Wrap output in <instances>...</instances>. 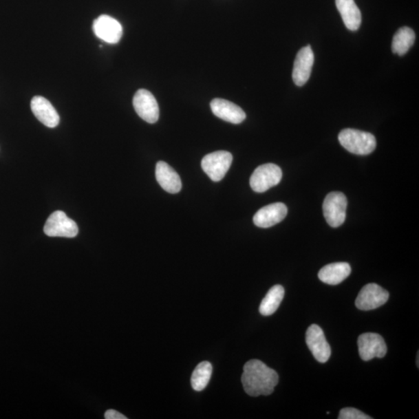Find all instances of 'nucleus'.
<instances>
[{
	"label": "nucleus",
	"mask_w": 419,
	"mask_h": 419,
	"mask_svg": "<svg viewBox=\"0 0 419 419\" xmlns=\"http://www.w3.org/2000/svg\"><path fill=\"white\" fill-rule=\"evenodd\" d=\"M279 376L275 369L259 360H252L243 368L241 383L248 396H270L278 385Z\"/></svg>",
	"instance_id": "obj_1"
},
{
	"label": "nucleus",
	"mask_w": 419,
	"mask_h": 419,
	"mask_svg": "<svg viewBox=\"0 0 419 419\" xmlns=\"http://www.w3.org/2000/svg\"><path fill=\"white\" fill-rule=\"evenodd\" d=\"M339 141L350 153L359 155L372 153L376 147L372 133L356 129L343 130L339 133Z\"/></svg>",
	"instance_id": "obj_2"
},
{
	"label": "nucleus",
	"mask_w": 419,
	"mask_h": 419,
	"mask_svg": "<svg viewBox=\"0 0 419 419\" xmlns=\"http://www.w3.org/2000/svg\"><path fill=\"white\" fill-rule=\"evenodd\" d=\"M347 199L341 192H332L323 203V213L327 224L332 228L341 226L346 217Z\"/></svg>",
	"instance_id": "obj_3"
},
{
	"label": "nucleus",
	"mask_w": 419,
	"mask_h": 419,
	"mask_svg": "<svg viewBox=\"0 0 419 419\" xmlns=\"http://www.w3.org/2000/svg\"><path fill=\"white\" fill-rule=\"evenodd\" d=\"M282 170L275 164L259 166L251 175L250 186L253 191L264 193L277 186L282 179Z\"/></svg>",
	"instance_id": "obj_4"
},
{
	"label": "nucleus",
	"mask_w": 419,
	"mask_h": 419,
	"mask_svg": "<svg viewBox=\"0 0 419 419\" xmlns=\"http://www.w3.org/2000/svg\"><path fill=\"white\" fill-rule=\"evenodd\" d=\"M233 155L226 151H217L204 157L202 166L206 175L214 182H219L232 165Z\"/></svg>",
	"instance_id": "obj_5"
},
{
	"label": "nucleus",
	"mask_w": 419,
	"mask_h": 419,
	"mask_svg": "<svg viewBox=\"0 0 419 419\" xmlns=\"http://www.w3.org/2000/svg\"><path fill=\"white\" fill-rule=\"evenodd\" d=\"M44 232L50 237L74 238L78 233V228L76 223L70 219L63 211H58L48 217Z\"/></svg>",
	"instance_id": "obj_6"
},
{
	"label": "nucleus",
	"mask_w": 419,
	"mask_h": 419,
	"mask_svg": "<svg viewBox=\"0 0 419 419\" xmlns=\"http://www.w3.org/2000/svg\"><path fill=\"white\" fill-rule=\"evenodd\" d=\"M133 106L138 116L147 122L154 124L159 120V105L155 96L149 90H138L133 96Z\"/></svg>",
	"instance_id": "obj_7"
},
{
	"label": "nucleus",
	"mask_w": 419,
	"mask_h": 419,
	"mask_svg": "<svg viewBox=\"0 0 419 419\" xmlns=\"http://www.w3.org/2000/svg\"><path fill=\"white\" fill-rule=\"evenodd\" d=\"M389 299V293L376 283L364 286L358 294L356 306L361 311H370L384 305Z\"/></svg>",
	"instance_id": "obj_8"
},
{
	"label": "nucleus",
	"mask_w": 419,
	"mask_h": 419,
	"mask_svg": "<svg viewBox=\"0 0 419 419\" xmlns=\"http://www.w3.org/2000/svg\"><path fill=\"white\" fill-rule=\"evenodd\" d=\"M358 347L361 359L369 361L374 358H383L387 354V345L379 334L364 333L358 339Z\"/></svg>",
	"instance_id": "obj_9"
},
{
	"label": "nucleus",
	"mask_w": 419,
	"mask_h": 419,
	"mask_svg": "<svg viewBox=\"0 0 419 419\" xmlns=\"http://www.w3.org/2000/svg\"><path fill=\"white\" fill-rule=\"evenodd\" d=\"M93 30L97 38L109 44H117L122 38L123 28L114 18L101 15L94 22Z\"/></svg>",
	"instance_id": "obj_10"
},
{
	"label": "nucleus",
	"mask_w": 419,
	"mask_h": 419,
	"mask_svg": "<svg viewBox=\"0 0 419 419\" xmlns=\"http://www.w3.org/2000/svg\"><path fill=\"white\" fill-rule=\"evenodd\" d=\"M306 343L315 360L326 363L331 356V348L327 342L323 330L317 325L310 326L306 332Z\"/></svg>",
	"instance_id": "obj_11"
},
{
	"label": "nucleus",
	"mask_w": 419,
	"mask_h": 419,
	"mask_svg": "<svg viewBox=\"0 0 419 419\" xmlns=\"http://www.w3.org/2000/svg\"><path fill=\"white\" fill-rule=\"evenodd\" d=\"M314 56L311 46L301 48L297 53L293 69V80L297 86L302 87L312 74Z\"/></svg>",
	"instance_id": "obj_12"
},
{
	"label": "nucleus",
	"mask_w": 419,
	"mask_h": 419,
	"mask_svg": "<svg viewBox=\"0 0 419 419\" xmlns=\"http://www.w3.org/2000/svg\"><path fill=\"white\" fill-rule=\"evenodd\" d=\"M288 215L287 206L283 203H275L264 206L253 217V222L257 227L267 228L282 222Z\"/></svg>",
	"instance_id": "obj_13"
},
{
	"label": "nucleus",
	"mask_w": 419,
	"mask_h": 419,
	"mask_svg": "<svg viewBox=\"0 0 419 419\" xmlns=\"http://www.w3.org/2000/svg\"><path fill=\"white\" fill-rule=\"evenodd\" d=\"M30 107L34 116L46 127L53 129L58 125L59 115L52 103L45 97L34 96L30 102Z\"/></svg>",
	"instance_id": "obj_14"
},
{
	"label": "nucleus",
	"mask_w": 419,
	"mask_h": 419,
	"mask_svg": "<svg viewBox=\"0 0 419 419\" xmlns=\"http://www.w3.org/2000/svg\"><path fill=\"white\" fill-rule=\"evenodd\" d=\"M211 108L216 117L229 123L238 125L246 118V113L240 107L226 100L217 98L212 100Z\"/></svg>",
	"instance_id": "obj_15"
},
{
	"label": "nucleus",
	"mask_w": 419,
	"mask_h": 419,
	"mask_svg": "<svg viewBox=\"0 0 419 419\" xmlns=\"http://www.w3.org/2000/svg\"><path fill=\"white\" fill-rule=\"evenodd\" d=\"M155 177L164 191L169 193H178L181 191L180 175L166 162L160 161L156 164Z\"/></svg>",
	"instance_id": "obj_16"
},
{
	"label": "nucleus",
	"mask_w": 419,
	"mask_h": 419,
	"mask_svg": "<svg viewBox=\"0 0 419 419\" xmlns=\"http://www.w3.org/2000/svg\"><path fill=\"white\" fill-rule=\"evenodd\" d=\"M336 7L343 18L346 28L353 30L361 25V12L354 0H336Z\"/></svg>",
	"instance_id": "obj_17"
},
{
	"label": "nucleus",
	"mask_w": 419,
	"mask_h": 419,
	"mask_svg": "<svg viewBox=\"0 0 419 419\" xmlns=\"http://www.w3.org/2000/svg\"><path fill=\"white\" fill-rule=\"evenodd\" d=\"M351 273L350 265L347 263H335L326 265L319 272L320 281L330 285L341 283Z\"/></svg>",
	"instance_id": "obj_18"
},
{
	"label": "nucleus",
	"mask_w": 419,
	"mask_h": 419,
	"mask_svg": "<svg viewBox=\"0 0 419 419\" xmlns=\"http://www.w3.org/2000/svg\"><path fill=\"white\" fill-rule=\"evenodd\" d=\"M284 294L285 290L281 285L273 286L260 303V314L264 316H270V315L275 314L281 305Z\"/></svg>",
	"instance_id": "obj_19"
},
{
	"label": "nucleus",
	"mask_w": 419,
	"mask_h": 419,
	"mask_svg": "<svg viewBox=\"0 0 419 419\" xmlns=\"http://www.w3.org/2000/svg\"><path fill=\"white\" fill-rule=\"evenodd\" d=\"M416 34L414 30L404 27L400 28L394 34L392 41V51L394 54L400 56H404L409 52L410 48L415 43Z\"/></svg>",
	"instance_id": "obj_20"
},
{
	"label": "nucleus",
	"mask_w": 419,
	"mask_h": 419,
	"mask_svg": "<svg viewBox=\"0 0 419 419\" xmlns=\"http://www.w3.org/2000/svg\"><path fill=\"white\" fill-rule=\"evenodd\" d=\"M212 368L211 363L204 361L198 364L191 376V385L193 390L202 391L208 386L211 378Z\"/></svg>",
	"instance_id": "obj_21"
},
{
	"label": "nucleus",
	"mask_w": 419,
	"mask_h": 419,
	"mask_svg": "<svg viewBox=\"0 0 419 419\" xmlns=\"http://www.w3.org/2000/svg\"><path fill=\"white\" fill-rule=\"evenodd\" d=\"M339 419H372V417L364 414L360 410L354 408H345L340 411Z\"/></svg>",
	"instance_id": "obj_22"
},
{
	"label": "nucleus",
	"mask_w": 419,
	"mask_h": 419,
	"mask_svg": "<svg viewBox=\"0 0 419 419\" xmlns=\"http://www.w3.org/2000/svg\"><path fill=\"white\" fill-rule=\"evenodd\" d=\"M106 419H127V418L121 413L115 410H107L105 413Z\"/></svg>",
	"instance_id": "obj_23"
},
{
	"label": "nucleus",
	"mask_w": 419,
	"mask_h": 419,
	"mask_svg": "<svg viewBox=\"0 0 419 419\" xmlns=\"http://www.w3.org/2000/svg\"><path fill=\"white\" fill-rule=\"evenodd\" d=\"M417 365L418 366V354L417 355Z\"/></svg>",
	"instance_id": "obj_24"
}]
</instances>
